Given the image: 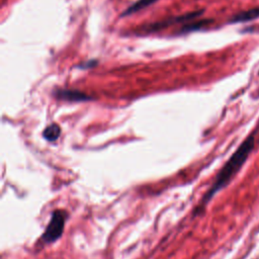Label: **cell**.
<instances>
[{"instance_id":"obj_8","label":"cell","mask_w":259,"mask_h":259,"mask_svg":"<svg viewBox=\"0 0 259 259\" xmlns=\"http://www.w3.org/2000/svg\"><path fill=\"white\" fill-rule=\"evenodd\" d=\"M211 20L209 19H205V20H195L194 22H190L184 26L181 27L179 33H186V32H189V31H193V30H197V29H200L201 27L207 25Z\"/></svg>"},{"instance_id":"obj_7","label":"cell","mask_w":259,"mask_h":259,"mask_svg":"<svg viewBox=\"0 0 259 259\" xmlns=\"http://www.w3.org/2000/svg\"><path fill=\"white\" fill-rule=\"evenodd\" d=\"M60 135H61V127L56 123H52L48 125L42 132V137L49 142L56 141L60 137Z\"/></svg>"},{"instance_id":"obj_6","label":"cell","mask_w":259,"mask_h":259,"mask_svg":"<svg viewBox=\"0 0 259 259\" xmlns=\"http://www.w3.org/2000/svg\"><path fill=\"white\" fill-rule=\"evenodd\" d=\"M158 0H138L136 2H134L131 6H128L122 13L120 16L124 17V16H128L132 15L136 12H139L142 9H145L147 7H149L150 5L154 4L155 2H157Z\"/></svg>"},{"instance_id":"obj_5","label":"cell","mask_w":259,"mask_h":259,"mask_svg":"<svg viewBox=\"0 0 259 259\" xmlns=\"http://www.w3.org/2000/svg\"><path fill=\"white\" fill-rule=\"evenodd\" d=\"M259 17V7L251 8L247 11L240 12L236 14L234 17L231 18L230 22L231 23H238V22H245V21H250L252 19H256Z\"/></svg>"},{"instance_id":"obj_4","label":"cell","mask_w":259,"mask_h":259,"mask_svg":"<svg viewBox=\"0 0 259 259\" xmlns=\"http://www.w3.org/2000/svg\"><path fill=\"white\" fill-rule=\"evenodd\" d=\"M201 13H202V10L194 11V12H191V13H188V14H184V15H182V16H177V17H174V18L168 19V20H166V21H161V22L153 23V24H150V25L146 26V27L144 28V30H146V31H154V30H157V29H161L163 26L171 25V24L177 23V22H179V21L192 20L193 18L198 17Z\"/></svg>"},{"instance_id":"obj_2","label":"cell","mask_w":259,"mask_h":259,"mask_svg":"<svg viewBox=\"0 0 259 259\" xmlns=\"http://www.w3.org/2000/svg\"><path fill=\"white\" fill-rule=\"evenodd\" d=\"M68 218V212L64 209H56L51 215V220L42 233L40 241L45 244H50L61 238L65 224Z\"/></svg>"},{"instance_id":"obj_1","label":"cell","mask_w":259,"mask_h":259,"mask_svg":"<svg viewBox=\"0 0 259 259\" xmlns=\"http://www.w3.org/2000/svg\"><path fill=\"white\" fill-rule=\"evenodd\" d=\"M255 136L256 131L251 133L237 148V150L232 154L229 160L225 163V165L221 168L219 173L217 174L213 183L210 185L208 190L204 193L202 199L200 200L199 205L196 207L195 212H199L207 203L208 201L214 196V194L225 188L231 180L235 177V175L240 171L243 167L247 159L249 158L251 152L254 149L255 145Z\"/></svg>"},{"instance_id":"obj_3","label":"cell","mask_w":259,"mask_h":259,"mask_svg":"<svg viewBox=\"0 0 259 259\" xmlns=\"http://www.w3.org/2000/svg\"><path fill=\"white\" fill-rule=\"evenodd\" d=\"M54 95L59 99L70 101V102H80V101H86L91 99L90 96L76 89H57L54 92Z\"/></svg>"}]
</instances>
